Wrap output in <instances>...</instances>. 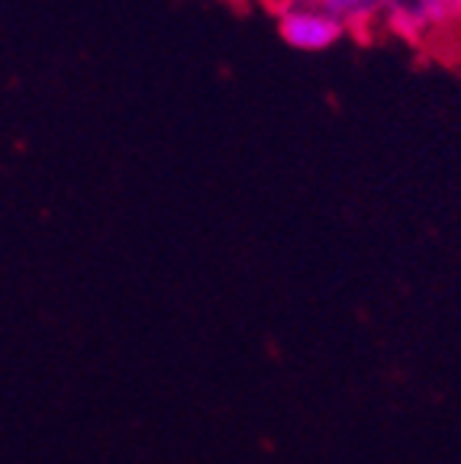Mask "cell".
Returning <instances> with one entry per match:
<instances>
[{"label": "cell", "mask_w": 461, "mask_h": 464, "mask_svg": "<svg viewBox=\"0 0 461 464\" xmlns=\"http://www.w3.org/2000/svg\"><path fill=\"white\" fill-rule=\"evenodd\" d=\"M448 7H452L455 20H461V0H448Z\"/></svg>", "instance_id": "3957f363"}, {"label": "cell", "mask_w": 461, "mask_h": 464, "mask_svg": "<svg viewBox=\"0 0 461 464\" xmlns=\"http://www.w3.org/2000/svg\"><path fill=\"white\" fill-rule=\"evenodd\" d=\"M348 29L317 0H288L278 14V36L297 52H329L346 39Z\"/></svg>", "instance_id": "6da1fadb"}, {"label": "cell", "mask_w": 461, "mask_h": 464, "mask_svg": "<svg viewBox=\"0 0 461 464\" xmlns=\"http://www.w3.org/2000/svg\"><path fill=\"white\" fill-rule=\"evenodd\" d=\"M317 4L355 33H368L384 20V0H317Z\"/></svg>", "instance_id": "7a4b0ae2"}]
</instances>
